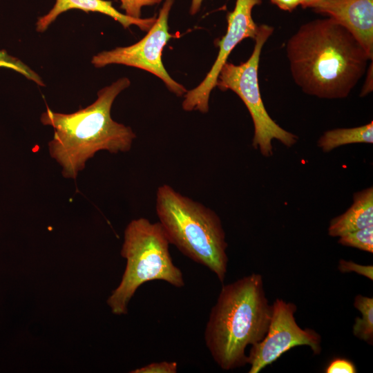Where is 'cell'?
I'll return each instance as SVG.
<instances>
[{
	"label": "cell",
	"instance_id": "8992f818",
	"mask_svg": "<svg viewBox=\"0 0 373 373\" xmlns=\"http://www.w3.org/2000/svg\"><path fill=\"white\" fill-rule=\"evenodd\" d=\"M273 30L270 26H258L250 57L239 65L227 61L222 67L216 82V86L221 90H232L245 104L254 127L252 146L265 157L273 155L274 139L287 147L292 146L298 139L297 135L285 130L271 118L260 95L258 77L260 56L263 45Z\"/></svg>",
	"mask_w": 373,
	"mask_h": 373
},
{
	"label": "cell",
	"instance_id": "8fae6325",
	"mask_svg": "<svg viewBox=\"0 0 373 373\" xmlns=\"http://www.w3.org/2000/svg\"><path fill=\"white\" fill-rule=\"evenodd\" d=\"M73 9L81 10L86 12H99L112 17L125 28L134 25L141 30L146 32L156 20L155 17L144 19L128 17L116 10L111 1L105 0H56L51 10L38 18L36 22V30L39 32H44L58 16Z\"/></svg>",
	"mask_w": 373,
	"mask_h": 373
},
{
	"label": "cell",
	"instance_id": "7402d4cb",
	"mask_svg": "<svg viewBox=\"0 0 373 373\" xmlns=\"http://www.w3.org/2000/svg\"><path fill=\"white\" fill-rule=\"evenodd\" d=\"M368 70L367 76L366 78L365 83L362 89L361 96L366 95L367 93L372 90V67Z\"/></svg>",
	"mask_w": 373,
	"mask_h": 373
},
{
	"label": "cell",
	"instance_id": "ac0fdd59",
	"mask_svg": "<svg viewBox=\"0 0 373 373\" xmlns=\"http://www.w3.org/2000/svg\"><path fill=\"white\" fill-rule=\"evenodd\" d=\"M178 363L175 361H161L147 364L131 371L132 373H176Z\"/></svg>",
	"mask_w": 373,
	"mask_h": 373
},
{
	"label": "cell",
	"instance_id": "5bb4252c",
	"mask_svg": "<svg viewBox=\"0 0 373 373\" xmlns=\"http://www.w3.org/2000/svg\"><path fill=\"white\" fill-rule=\"evenodd\" d=\"M354 307L362 315L356 317L353 325V334L370 345L373 343V298L358 294L354 300Z\"/></svg>",
	"mask_w": 373,
	"mask_h": 373
},
{
	"label": "cell",
	"instance_id": "603a6c76",
	"mask_svg": "<svg viewBox=\"0 0 373 373\" xmlns=\"http://www.w3.org/2000/svg\"><path fill=\"white\" fill-rule=\"evenodd\" d=\"M202 1L203 0H191V4L189 11L191 15H194L199 12Z\"/></svg>",
	"mask_w": 373,
	"mask_h": 373
},
{
	"label": "cell",
	"instance_id": "30bf717a",
	"mask_svg": "<svg viewBox=\"0 0 373 373\" xmlns=\"http://www.w3.org/2000/svg\"><path fill=\"white\" fill-rule=\"evenodd\" d=\"M348 30L373 57V0H323L312 8Z\"/></svg>",
	"mask_w": 373,
	"mask_h": 373
},
{
	"label": "cell",
	"instance_id": "4fadbf2b",
	"mask_svg": "<svg viewBox=\"0 0 373 373\" xmlns=\"http://www.w3.org/2000/svg\"><path fill=\"white\" fill-rule=\"evenodd\" d=\"M355 143H373L372 121L354 128L327 131L318 140V146L324 152H329L338 146Z\"/></svg>",
	"mask_w": 373,
	"mask_h": 373
},
{
	"label": "cell",
	"instance_id": "ffe728a7",
	"mask_svg": "<svg viewBox=\"0 0 373 373\" xmlns=\"http://www.w3.org/2000/svg\"><path fill=\"white\" fill-rule=\"evenodd\" d=\"M327 373H355L356 368L354 364L345 358H334L325 369Z\"/></svg>",
	"mask_w": 373,
	"mask_h": 373
},
{
	"label": "cell",
	"instance_id": "d6986e66",
	"mask_svg": "<svg viewBox=\"0 0 373 373\" xmlns=\"http://www.w3.org/2000/svg\"><path fill=\"white\" fill-rule=\"evenodd\" d=\"M338 270L342 273L356 272L358 274L367 277L370 280H373V266L362 265L355 263L352 261H347L341 259L339 261Z\"/></svg>",
	"mask_w": 373,
	"mask_h": 373
},
{
	"label": "cell",
	"instance_id": "44dd1931",
	"mask_svg": "<svg viewBox=\"0 0 373 373\" xmlns=\"http://www.w3.org/2000/svg\"><path fill=\"white\" fill-rule=\"evenodd\" d=\"M271 2L277 6L280 9L286 11H292L298 6L302 4L303 0H270Z\"/></svg>",
	"mask_w": 373,
	"mask_h": 373
},
{
	"label": "cell",
	"instance_id": "7c38bea8",
	"mask_svg": "<svg viewBox=\"0 0 373 373\" xmlns=\"http://www.w3.org/2000/svg\"><path fill=\"white\" fill-rule=\"evenodd\" d=\"M373 225V187H368L353 195V203L343 214L331 220L328 234L340 237Z\"/></svg>",
	"mask_w": 373,
	"mask_h": 373
},
{
	"label": "cell",
	"instance_id": "cb8c5ba5",
	"mask_svg": "<svg viewBox=\"0 0 373 373\" xmlns=\"http://www.w3.org/2000/svg\"><path fill=\"white\" fill-rule=\"evenodd\" d=\"M323 0H303V3L301 4V6L303 8H312L314 6L317 4L318 3L321 2Z\"/></svg>",
	"mask_w": 373,
	"mask_h": 373
},
{
	"label": "cell",
	"instance_id": "277c9868",
	"mask_svg": "<svg viewBox=\"0 0 373 373\" xmlns=\"http://www.w3.org/2000/svg\"><path fill=\"white\" fill-rule=\"evenodd\" d=\"M155 210L170 244L213 272L223 283L227 271V242L218 214L171 186L156 191Z\"/></svg>",
	"mask_w": 373,
	"mask_h": 373
},
{
	"label": "cell",
	"instance_id": "2e32d148",
	"mask_svg": "<svg viewBox=\"0 0 373 373\" xmlns=\"http://www.w3.org/2000/svg\"><path fill=\"white\" fill-rule=\"evenodd\" d=\"M0 66L14 70L40 86H45L41 77L36 72L20 59L10 55L3 50H0Z\"/></svg>",
	"mask_w": 373,
	"mask_h": 373
},
{
	"label": "cell",
	"instance_id": "9c48e42d",
	"mask_svg": "<svg viewBox=\"0 0 373 373\" xmlns=\"http://www.w3.org/2000/svg\"><path fill=\"white\" fill-rule=\"evenodd\" d=\"M262 0H236L233 10L227 15V30L218 41L219 52L216 59L202 82L184 95L182 107L185 111H198L207 113L209 97L216 86L219 73L233 48L244 39H255L258 27L253 20V8Z\"/></svg>",
	"mask_w": 373,
	"mask_h": 373
},
{
	"label": "cell",
	"instance_id": "7a4b0ae2",
	"mask_svg": "<svg viewBox=\"0 0 373 373\" xmlns=\"http://www.w3.org/2000/svg\"><path fill=\"white\" fill-rule=\"evenodd\" d=\"M130 84L127 77L116 80L99 90L93 104L75 113H57L48 108L41 113V122L54 128L49 153L62 167L64 178L75 179L97 151L118 153L131 149L135 133L111 115L115 98Z\"/></svg>",
	"mask_w": 373,
	"mask_h": 373
},
{
	"label": "cell",
	"instance_id": "6da1fadb",
	"mask_svg": "<svg viewBox=\"0 0 373 373\" xmlns=\"http://www.w3.org/2000/svg\"><path fill=\"white\" fill-rule=\"evenodd\" d=\"M286 52L295 83L323 99L347 97L372 61L355 37L329 17L302 25Z\"/></svg>",
	"mask_w": 373,
	"mask_h": 373
},
{
	"label": "cell",
	"instance_id": "3957f363",
	"mask_svg": "<svg viewBox=\"0 0 373 373\" xmlns=\"http://www.w3.org/2000/svg\"><path fill=\"white\" fill-rule=\"evenodd\" d=\"M271 314L260 274L254 273L222 287L204 334L221 369L231 370L247 364L245 350L265 337Z\"/></svg>",
	"mask_w": 373,
	"mask_h": 373
},
{
	"label": "cell",
	"instance_id": "9a60e30c",
	"mask_svg": "<svg viewBox=\"0 0 373 373\" xmlns=\"http://www.w3.org/2000/svg\"><path fill=\"white\" fill-rule=\"evenodd\" d=\"M338 242L343 246L373 253V225L347 233L339 237Z\"/></svg>",
	"mask_w": 373,
	"mask_h": 373
},
{
	"label": "cell",
	"instance_id": "e0dca14e",
	"mask_svg": "<svg viewBox=\"0 0 373 373\" xmlns=\"http://www.w3.org/2000/svg\"><path fill=\"white\" fill-rule=\"evenodd\" d=\"M162 0H120L121 8L125 15L133 17L141 18V10L144 6L160 3Z\"/></svg>",
	"mask_w": 373,
	"mask_h": 373
},
{
	"label": "cell",
	"instance_id": "ba28073f",
	"mask_svg": "<svg viewBox=\"0 0 373 373\" xmlns=\"http://www.w3.org/2000/svg\"><path fill=\"white\" fill-rule=\"evenodd\" d=\"M294 303L277 298L272 304L270 323L265 337L251 345L247 356L249 373H258L276 361L283 354L298 345L309 346L314 354L321 352V336L297 324Z\"/></svg>",
	"mask_w": 373,
	"mask_h": 373
},
{
	"label": "cell",
	"instance_id": "52a82bcc",
	"mask_svg": "<svg viewBox=\"0 0 373 373\" xmlns=\"http://www.w3.org/2000/svg\"><path fill=\"white\" fill-rule=\"evenodd\" d=\"M173 2L164 1L155 23L141 40L128 46L100 52L93 57L91 64L96 68L122 64L146 70L160 78L175 95L184 96L188 90L170 76L162 61L164 48L175 37L169 33L168 25Z\"/></svg>",
	"mask_w": 373,
	"mask_h": 373
},
{
	"label": "cell",
	"instance_id": "5b68a950",
	"mask_svg": "<svg viewBox=\"0 0 373 373\" xmlns=\"http://www.w3.org/2000/svg\"><path fill=\"white\" fill-rule=\"evenodd\" d=\"M169 241L159 222L140 218L124 231L121 255L126 260L122 280L107 300L114 314L127 313L128 304L142 284L161 280L175 287L184 285L181 270L172 260Z\"/></svg>",
	"mask_w": 373,
	"mask_h": 373
}]
</instances>
